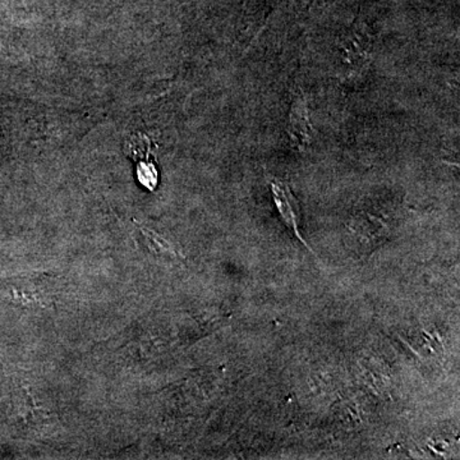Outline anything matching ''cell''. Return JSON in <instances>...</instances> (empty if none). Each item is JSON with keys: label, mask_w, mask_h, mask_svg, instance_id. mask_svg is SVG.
Segmentation results:
<instances>
[{"label": "cell", "mask_w": 460, "mask_h": 460, "mask_svg": "<svg viewBox=\"0 0 460 460\" xmlns=\"http://www.w3.org/2000/svg\"><path fill=\"white\" fill-rule=\"evenodd\" d=\"M270 189L281 219L293 230L296 237L310 250L307 242H305L301 233V206H299L298 199H296L295 193H293V190H290V187L288 186L286 181H283L272 180L270 181Z\"/></svg>", "instance_id": "obj_1"}, {"label": "cell", "mask_w": 460, "mask_h": 460, "mask_svg": "<svg viewBox=\"0 0 460 460\" xmlns=\"http://www.w3.org/2000/svg\"><path fill=\"white\" fill-rule=\"evenodd\" d=\"M287 129L293 147L298 148L299 151L307 150L313 144L314 127L304 93H299L290 107Z\"/></svg>", "instance_id": "obj_2"}]
</instances>
